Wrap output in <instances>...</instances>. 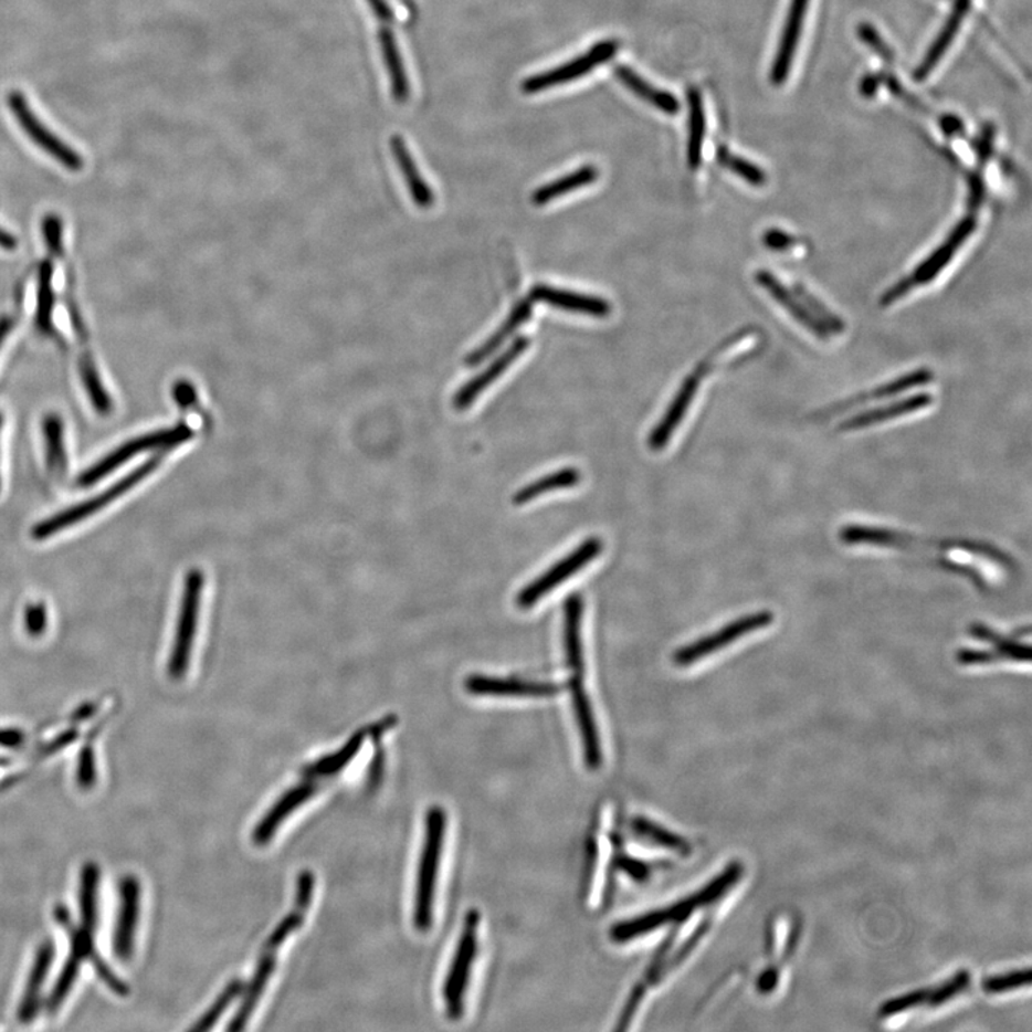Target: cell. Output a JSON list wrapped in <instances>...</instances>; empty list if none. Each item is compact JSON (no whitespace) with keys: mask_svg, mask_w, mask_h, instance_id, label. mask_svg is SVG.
Segmentation results:
<instances>
[{"mask_svg":"<svg viewBox=\"0 0 1032 1032\" xmlns=\"http://www.w3.org/2000/svg\"><path fill=\"white\" fill-rule=\"evenodd\" d=\"M98 866L95 863H88L82 870L81 876L80 905L82 918L80 925L74 924L64 905H56L55 919L66 930L71 948L70 957H67L65 967L62 969L60 980L56 981L50 1000H48V1011L51 1014L60 1011L67 993L71 992L76 978H78L80 969L86 961L94 963L101 980L105 981L110 990L123 997L128 993V987L105 966L95 948L96 925H98Z\"/></svg>","mask_w":1032,"mask_h":1032,"instance_id":"1","label":"cell"},{"mask_svg":"<svg viewBox=\"0 0 1032 1032\" xmlns=\"http://www.w3.org/2000/svg\"><path fill=\"white\" fill-rule=\"evenodd\" d=\"M741 876V863L733 862L720 875H717L715 880L708 882L701 891L694 892L687 898L674 902V904L665 906V908L650 910L647 914L614 925L611 928L610 937L617 944H626L641 937H647L651 933L667 927V925L684 923L696 910L720 901L733 886L737 885Z\"/></svg>","mask_w":1032,"mask_h":1032,"instance_id":"2","label":"cell"},{"mask_svg":"<svg viewBox=\"0 0 1032 1032\" xmlns=\"http://www.w3.org/2000/svg\"><path fill=\"white\" fill-rule=\"evenodd\" d=\"M446 813L441 807H432L424 819V836L419 860L417 894H414V927L428 933L433 923V904L441 866L443 842H445Z\"/></svg>","mask_w":1032,"mask_h":1032,"instance_id":"3","label":"cell"},{"mask_svg":"<svg viewBox=\"0 0 1032 1032\" xmlns=\"http://www.w3.org/2000/svg\"><path fill=\"white\" fill-rule=\"evenodd\" d=\"M477 928L480 914L470 910L465 916L464 927L442 988L443 1004L451 1020H460L464 1015L467 986L477 954Z\"/></svg>","mask_w":1032,"mask_h":1032,"instance_id":"4","label":"cell"},{"mask_svg":"<svg viewBox=\"0 0 1032 1032\" xmlns=\"http://www.w3.org/2000/svg\"><path fill=\"white\" fill-rule=\"evenodd\" d=\"M159 457H152L146 462V464L134 470L131 474L124 476L123 480H119L117 484L110 486V488L103 492V494L95 496L85 501V503L76 504L71 506L62 513L51 516L42 523L35 525L32 529V537L36 541H43V539L52 537V535L60 534L62 530L72 527V525L82 523V520L88 519L89 516H93L96 513H99L101 509H104L105 506H108L114 501H117L124 494H127L129 489H133L134 486H137L139 482L147 477L149 474H152L154 470L159 465Z\"/></svg>","mask_w":1032,"mask_h":1032,"instance_id":"5","label":"cell"},{"mask_svg":"<svg viewBox=\"0 0 1032 1032\" xmlns=\"http://www.w3.org/2000/svg\"><path fill=\"white\" fill-rule=\"evenodd\" d=\"M202 587H204V576L200 569H190L182 590L180 614H178L176 636L170 660H168V675L172 680L185 678L190 667L192 645L199 625L200 605Z\"/></svg>","mask_w":1032,"mask_h":1032,"instance_id":"6","label":"cell"},{"mask_svg":"<svg viewBox=\"0 0 1032 1032\" xmlns=\"http://www.w3.org/2000/svg\"><path fill=\"white\" fill-rule=\"evenodd\" d=\"M191 438V428L182 423L178 424L176 428L161 429V431L135 438L133 441L120 445L118 450L110 452L104 460L96 462L89 470H86L80 477V485L86 488V486L96 484V482L108 476L110 472L124 465L125 462L133 460V457L139 455V453L152 450H171V447L180 445V443L190 441Z\"/></svg>","mask_w":1032,"mask_h":1032,"instance_id":"7","label":"cell"},{"mask_svg":"<svg viewBox=\"0 0 1032 1032\" xmlns=\"http://www.w3.org/2000/svg\"><path fill=\"white\" fill-rule=\"evenodd\" d=\"M976 227L977 219L973 215H968L966 219L959 221L952 233L944 241L943 245H939L927 260H924L909 277L901 280L896 286L889 288V291L882 296L881 305L889 306L892 303L899 301L901 297H904L906 293L913 291L915 286H923V284L934 282V280L938 277V274L951 262L954 255L961 249V245L966 243L969 235L973 233Z\"/></svg>","mask_w":1032,"mask_h":1032,"instance_id":"8","label":"cell"},{"mask_svg":"<svg viewBox=\"0 0 1032 1032\" xmlns=\"http://www.w3.org/2000/svg\"><path fill=\"white\" fill-rule=\"evenodd\" d=\"M8 106L22 131L43 152H46L48 156H51L67 170L80 171L84 168V158L74 148L62 141L38 118V115L33 113L31 105H29L25 94H22L21 91H11L8 95Z\"/></svg>","mask_w":1032,"mask_h":1032,"instance_id":"9","label":"cell"},{"mask_svg":"<svg viewBox=\"0 0 1032 1032\" xmlns=\"http://www.w3.org/2000/svg\"><path fill=\"white\" fill-rule=\"evenodd\" d=\"M775 615L771 611H759L754 614L741 617V619L730 622L725 629L717 633L704 636L702 640L694 641L693 644L675 651L673 662L680 667H687L693 663L715 654L716 651L726 649L743 636L764 630L773 624Z\"/></svg>","mask_w":1032,"mask_h":1032,"instance_id":"10","label":"cell"},{"mask_svg":"<svg viewBox=\"0 0 1032 1032\" xmlns=\"http://www.w3.org/2000/svg\"><path fill=\"white\" fill-rule=\"evenodd\" d=\"M601 551V539L588 538L576 551L569 554L568 557L561 559V561L557 562L552 568H549L547 572H544L541 577H538L537 580L525 587L524 590L519 592L518 598H516V604H518L520 610H529L530 607H534L539 600H543L549 591L557 588L559 583L567 581L573 573L588 566L592 559L600 556Z\"/></svg>","mask_w":1032,"mask_h":1032,"instance_id":"11","label":"cell"},{"mask_svg":"<svg viewBox=\"0 0 1032 1032\" xmlns=\"http://www.w3.org/2000/svg\"><path fill=\"white\" fill-rule=\"evenodd\" d=\"M972 636L987 641L991 650L966 649L958 651L957 660L962 665H990L1000 663L1030 664L1031 647L1020 635L1010 636L996 633L990 626L976 624Z\"/></svg>","mask_w":1032,"mask_h":1032,"instance_id":"12","label":"cell"},{"mask_svg":"<svg viewBox=\"0 0 1032 1032\" xmlns=\"http://www.w3.org/2000/svg\"><path fill=\"white\" fill-rule=\"evenodd\" d=\"M617 50H619V43L615 41L597 43L590 51L578 56L577 60L525 80L523 84L524 93L537 94L544 89L552 88V86L568 84V82L581 78V76L590 74L594 67L610 61L615 55Z\"/></svg>","mask_w":1032,"mask_h":1032,"instance_id":"13","label":"cell"},{"mask_svg":"<svg viewBox=\"0 0 1032 1032\" xmlns=\"http://www.w3.org/2000/svg\"><path fill=\"white\" fill-rule=\"evenodd\" d=\"M969 983H971V973L962 969V971H958L954 977L948 978L947 981L939 983L937 987L923 988V990H916L905 993V996L892 998V1000L882 1004L880 1017L881 1019H891V1017L899 1015L902 1012L914 1010V1008H935L947 1004L948 1001L954 1000L959 993L967 991Z\"/></svg>","mask_w":1032,"mask_h":1032,"instance_id":"14","label":"cell"},{"mask_svg":"<svg viewBox=\"0 0 1032 1032\" xmlns=\"http://www.w3.org/2000/svg\"><path fill=\"white\" fill-rule=\"evenodd\" d=\"M568 689L569 694H571L578 730H580L583 761H586L588 769L598 770L602 765L600 731H598L590 697H588L586 687H583V675H571Z\"/></svg>","mask_w":1032,"mask_h":1032,"instance_id":"15","label":"cell"},{"mask_svg":"<svg viewBox=\"0 0 1032 1032\" xmlns=\"http://www.w3.org/2000/svg\"><path fill=\"white\" fill-rule=\"evenodd\" d=\"M320 783L318 780L303 779L301 783L294 784L280 796L277 802L267 810L254 829L252 838L255 845H267L282 823L320 790Z\"/></svg>","mask_w":1032,"mask_h":1032,"instance_id":"16","label":"cell"},{"mask_svg":"<svg viewBox=\"0 0 1032 1032\" xmlns=\"http://www.w3.org/2000/svg\"><path fill=\"white\" fill-rule=\"evenodd\" d=\"M139 904H141V885L137 877L127 876L119 885V910L117 927H115L114 949L123 961H128L134 954L135 933L139 920Z\"/></svg>","mask_w":1032,"mask_h":1032,"instance_id":"17","label":"cell"},{"mask_svg":"<svg viewBox=\"0 0 1032 1032\" xmlns=\"http://www.w3.org/2000/svg\"><path fill=\"white\" fill-rule=\"evenodd\" d=\"M465 688L474 696L494 697H551L561 692V686L554 683L488 677L481 674L470 675L465 680Z\"/></svg>","mask_w":1032,"mask_h":1032,"instance_id":"18","label":"cell"},{"mask_svg":"<svg viewBox=\"0 0 1032 1032\" xmlns=\"http://www.w3.org/2000/svg\"><path fill=\"white\" fill-rule=\"evenodd\" d=\"M809 0H790L788 17H786L783 32L776 52L773 66H771V82L773 85H783L788 80L790 67L793 64L796 50L802 32L804 18H807Z\"/></svg>","mask_w":1032,"mask_h":1032,"instance_id":"19","label":"cell"},{"mask_svg":"<svg viewBox=\"0 0 1032 1032\" xmlns=\"http://www.w3.org/2000/svg\"><path fill=\"white\" fill-rule=\"evenodd\" d=\"M530 301L547 303V305L562 308V310L581 313L592 317H605L611 313V305L604 298L588 296L576 292L559 291V288L537 284L530 291Z\"/></svg>","mask_w":1032,"mask_h":1032,"instance_id":"20","label":"cell"},{"mask_svg":"<svg viewBox=\"0 0 1032 1032\" xmlns=\"http://www.w3.org/2000/svg\"><path fill=\"white\" fill-rule=\"evenodd\" d=\"M528 346L529 340L525 339V337L516 339L503 355L492 361L488 368L475 376V378L470 380L465 386H462L460 392L453 398V407L460 409V411L470 408L471 404L474 403V400L527 350Z\"/></svg>","mask_w":1032,"mask_h":1032,"instance_id":"21","label":"cell"},{"mask_svg":"<svg viewBox=\"0 0 1032 1032\" xmlns=\"http://www.w3.org/2000/svg\"><path fill=\"white\" fill-rule=\"evenodd\" d=\"M756 282L759 283L766 292L770 293V296L773 297L779 305L783 306L800 325L807 327L814 336L821 337V339H828V327L824 326L803 303H800L799 297L790 293L784 284L780 283L773 274L761 270V272L756 273Z\"/></svg>","mask_w":1032,"mask_h":1032,"instance_id":"22","label":"cell"},{"mask_svg":"<svg viewBox=\"0 0 1032 1032\" xmlns=\"http://www.w3.org/2000/svg\"><path fill=\"white\" fill-rule=\"evenodd\" d=\"M969 7H971V0H955L951 14H949L947 22H945L943 31L939 32L937 40L930 45L924 61L920 62V65L916 67L914 72L915 81L923 82L927 80L930 72L934 71V67L943 60L948 48L951 46L955 36H957L959 28H961V23L967 17Z\"/></svg>","mask_w":1032,"mask_h":1032,"instance_id":"23","label":"cell"},{"mask_svg":"<svg viewBox=\"0 0 1032 1032\" xmlns=\"http://www.w3.org/2000/svg\"><path fill=\"white\" fill-rule=\"evenodd\" d=\"M366 737H368V730H366V728L365 730L356 731L339 750L335 751V754L323 756L320 759L303 766L301 770L302 778L318 781L335 778V776L341 773V771L351 764V760L359 755Z\"/></svg>","mask_w":1032,"mask_h":1032,"instance_id":"24","label":"cell"},{"mask_svg":"<svg viewBox=\"0 0 1032 1032\" xmlns=\"http://www.w3.org/2000/svg\"><path fill=\"white\" fill-rule=\"evenodd\" d=\"M698 388V380L696 376H689L682 388H680L678 393L675 394L672 404H670L667 412H665L662 421L657 424V428L651 432L649 439V445L653 451H662L665 445H667L670 438H672L675 429L678 428L680 422L683 421V418L686 417L687 409L692 404L694 394H696Z\"/></svg>","mask_w":1032,"mask_h":1032,"instance_id":"25","label":"cell"},{"mask_svg":"<svg viewBox=\"0 0 1032 1032\" xmlns=\"http://www.w3.org/2000/svg\"><path fill=\"white\" fill-rule=\"evenodd\" d=\"M933 400L934 398L928 393L914 394V397L899 400V402L887 404V407L872 409V411L856 414V417L847 419L846 422H843L841 428H839V431H861V429L874 427L876 423L905 417V414L920 411V409L929 407V404L933 403Z\"/></svg>","mask_w":1032,"mask_h":1032,"instance_id":"26","label":"cell"},{"mask_svg":"<svg viewBox=\"0 0 1032 1032\" xmlns=\"http://www.w3.org/2000/svg\"><path fill=\"white\" fill-rule=\"evenodd\" d=\"M53 958V947L51 943H45L40 948V951L36 954L35 961H33V967L31 976L27 983V991L23 993L21 1004L18 1008V1019L28 1024L33 1019H36L38 1012H40L41 1005V992L43 983L46 981L48 972H50Z\"/></svg>","mask_w":1032,"mask_h":1032,"instance_id":"27","label":"cell"},{"mask_svg":"<svg viewBox=\"0 0 1032 1032\" xmlns=\"http://www.w3.org/2000/svg\"><path fill=\"white\" fill-rule=\"evenodd\" d=\"M583 602L580 594H572L567 598L564 612H566V624H564V640H566V654L568 668L571 675H583V651L581 641V621Z\"/></svg>","mask_w":1032,"mask_h":1032,"instance_id":"28","label":"cell"},{"mask_svg":"<svg viewBox=\"0 0 1032 1032\" xmlns=\"http://www.w3.org/2000/svg\"><path fill=\"white\" fill-rule=\"evenodd\" d=\"M530 313H533V303H530V301L519 302L518 305L514 307V310L510 312L509 317L503 323V326H501L484 345L477 347L476 350L467 355L466 365H480L482 361L488 359L489 356L494 355L495 351L509 339L510 335L528 320Z\"/></svg>","mask_w":1032,"mask_h":1032,"instance_id":"29","label":"cell"},{"mask_svg":"<svg viewBox=\"0 0 1032 1032\" xmlns=\"http://www.w3.org/2000/svg\"><path fill=\"white\" fill-rule=\"evenodd\" d=\"M615 75L626 88L633 91L636 96L647 101V103L655 106V108L670 115L678 113L680 103L673 94H670L668 91L659 89L650 85L647 81L641 78L639 74H635L631 67L619 65L615 67Z\"/></svg>","mask_w":1032,"mask_h":1032,"instance_id":"30","label":"cell"},{"mask_svg":"<svg viewBox=\"0 0 1032 1032\" xmlns=\"http://www.w3.org/2000/svg\"><path fill=\"white\" fill-rule=\"evenodd\" d=\"M392 147L394 158H397L400 171L403 172L404 180H407L412 200L417 202L419 209H431L435 197H433L431 187L428 186V182L423 180L421 172H419L407 146H404L402 139L397 137L393 139Z\"/></svg>","mask_w":1032,"mask_h":1032,"instance_id":"31","label":"cell"},{"mask_svg":"<svg viewBox=\"0 0 1032 1032\" xmlns=\"http://www.w3.org/2000/svg\"><path fill=\"white\" fill-rule=\"evenodd\" d=\"M600 176L594 166H583L578 170L569 172L568 176L558 178V180L548 182V185L538 188L534 192V204L544 206L549 201L559 199L568 192L580 190L582 187L592 185Z\"/></svg>","mask_w":1032,"mask_h":1032,"instance_id":"32","label":"cell"},{"mask_svg":"<svg viewBox=\"0 0 1032 1032\" xmlns=\"http://www.w3.org/2000/svg\"><path fill=\"white\" fill-rule=\"evenodd\" d=\"M581 474L580 471L576 467H566V470H559L541 477V480L534 481L533 484L524 486L523 489L516 492L514 496L515 505H524L530 503V501L539 498L548 492L557 489H567L572 488L580 484Z\"/></svg>","mask_w":1032,"mask_h":1032,"instance_id":"33","label":"cell"},{"mask_svg":"<svg viewBox=\"0 0 1032 1032\" xmlns=\"http://www.w3.org/2000/svg\"><path fill=\"white\" fill-rule=\"evenodd\" d=\"M689 106V137H688V164L693 170L702 166V154L704 135H706V113L701 91L697 88L688 89L687 93Z\"/></svg>","mask_w":1032,"mask_h":1032,"instance_id":"34","label":"cell"},{"mask_svg":"<svg viewBox=\"0 0 1032 1032\" xmlns=\"http://www.w3.org/2000/svg\"><path fill=\"white\" fill-rule=\"evenodd\" d=\"M631 829H633L640 841L650 843V845L668 849V851L682 853V855H688L689 853V845L682 836L660 826L659 823L649 821V819L635 818L631 823Z\"/></svg>","mask_w":1032,"mask_h":1032,"instance_id":"35","label":"cell"},{"mask_svg":"<svg viewBox=\"0 0 1032 1032\" xmlns=\"http://www.w3.org/2000/svg\"><path fill=\"white\" fill-rule=\"evenodd\" d=\"M43 436H45L46 461L52 472H64L66 453L64 443V423L55 413L48 414L43 421Z\"/></svg>","mask_w":1032,"mask_h":1032,"instance_id":"36","label":"cell"},{"mask_svg":"<svg viewBox=\"0 0 1032 1032\" xmlns=\"http://www.w3.org/2000/svg\"><path fill=\"white\" fill-rule=\"evenodd\" d=\"M80 375L95 411L98 412L101 417H106V414L113 412V400H110L108 392H106L103 380L99 378L98 370H96L94 361L88 355H85L80 361Z\"/></svg>","mask_w":1032,"mask_h":1032,"instance_id":"37","label":"cell"},{"mask_svg":"<svg viewBox=\"0 0 1032 1032\" xmlns=\"http://www.w3.org/2000/svg\"><path fill=\"white\" fill-rule=\"evenodd\" d=\"M244 988V981L239 980V978H235V980L227 983L224 990L221 991L220 996L215 998V1001L212 1002L209 1010H207L204 1014L200 1017V1020L197 1021L190 1030L196 1032L211 1030L212 1026L217 1024V1021H219L221 1017L224 1015L227 1008L233 1004L235 998H238L240 993H243Z\"/></svg>","mask_w":1032,"mask_h":1032,"instance_id":"38","label":"cell"},{"mask_svg":"<svg viewBox=\"0 0 1032 1032\" xmlns=\"http://www.w3.org/2000/svg\"><path fill=\"white\" fill-rule=\"evenodd\" d=\"M933 379L934 373L928 369L914 370L908 375L902 376L899 379L892 380L889 383L880 386V388L875 389L874 392L866 394V397L863 394V397L856 398L855 403H860L861 400L862 402H867V400L872 399H887L898 397V394L908 392L910 389L919 388V386L929 383Z\"/></svg>","mask_w":1032,"mask_h":1032,"instance_id":"39","label":"cell"},{"mask_svg":"<svg viewBox=\"0 0 1032 1032\" xmlns=\"http://www.w3.org/2000/svg\"><path fill=\"white\" fill-rule=\"evenodd\" d=\"M52 274L51 263H43L40 272V288H38L36 326L45 335L52 331Z\"/></svg>","mask_w":1032,"mask_h":1032,"instance_id":"40","label":"cell"},{"mask_svg":"<svg viewBox=\"0 0 1032 1032\" xmlns=\"http://www.w3.org/2000/svg\"><path fill=\"white\" fill-rule=\"evenodd\" d=\"M717 159L722 166L727 168V170L735 172L736 176H739L743 178V180H746L751 186L764 187L766 181H768V177H766V173L764 170H761V168L747 161L745 158L733 156V154L728 151L726 147L718 148Z\"/></svg>","mask_w":1032,"mask_h":1032,"instance_id":"41","label":"cell"},{"mask_svg":"<svg viewBox=\"0 0 1032 1032\" xmlns=\"http://www.w3.org/2000/svg\"><path fill=\"white\" fill-rule=\"evenodd\" d=\"M1031 969H1015V971L1000 973V976L988 977L982 982V990L997 996V993L1011 992L1020 990L1022 987H1030Z\"/></svg>","mask_w":1032,"mask_h":1032,"instance_id":"42","label":"cell"},{"mask_svg":"<svg viewBox=\"0 0 1032 1032\" xmlns=\"http://www.w3.org/2000/svg\"><path fill=\"white\" fill-rule=\"evenodd\" d=\"M796 293H798L799 298H802V301L807 303L804 306H807L810 312L817 313V318H819V320H821L823 325L828 327L829 331L843 330L845 325H843L841 318L834 316L832 312H829V308L824 307L817 297H813L812 294L804 291L802 286L796 287Z\"/></svg>","mask_w":1032,"mask_h":1032,"instance_id":"43","label":"cell"},{"mask_svg":"<svg viewBox=\"0 0 1032 1032\" xmlns=\"http://www.w3.org/2000/svg\"><path fill=\"white\" fill-rule=\"evenodd\" d=\"M857 36H860V40L865 42L872 51L877 53L882 61L889 65L894 64V52H892L887 43L882 40L880 32L876 31L874 25L867 22L861 23V25L857 27Z\"/></svg>","mask_w":1032,"mask_h":1032,"instance_id":"44","label":"cell"},{"mask_svg":"<svg viewBox=\"0 0 1032 1032\" xmlns=\"http://www.w3.org/2000/svg\"><path fill=\"white\" fill-rule=\"evenodd\" d=\"M76 781L80 788L89 789L95 784V754L94 747L86 745L81 751L78 771H76Z\"/></svg>","mask_w":1032,"mask_h":1032,"instance_id":"45","label":"cell"},{"mask_svg":"<svg viewBox=\"0 0 1032 1032\" xmlns=\"http://www.w3.org/2000/svg\"><path fill=\"white\" fill-rule=\"evenodd\" d=\"M48 626V611L45 605L31 604L25 611V629L31 636H41Z\"/></svg>","mask_w":1032,"mask_h":1032,"instance_id":"46","label":"cell"},{"mask_svg":"<svg viewBox=\"0 0 1032 1032\" xmlns=\"http://www.w3.org/2000/svg\"><path fill=\"white\" fill-rule=\"evenodd\" d=\"M43 235H45L48 248L52 253H60L62 249V224L55 215H48L42 224Z\"/></svg>","mask_w":1032,"mask_h":1032,"instance_id":"47","label":"cell"},{"mask_svg":"<svg viewBox=\"0 0 1032 1032\" xmlns=\"http://www.w3.org/2000/svg\"><path fill=\"white\" fill-rule=\"evenodd\" d=\"M993 138H996V127L992 124H987L977 144V157L980 166H986L988 159L992 156Z\"/></svg>","mask_w":1032,"mask_h":1032,"instance_id":"48","label":"cell"},{"mask_svg":"<svg viewBox=\"0 0 1032 1032\" xmlns=\"http://www.w3.org/2000/svg\"><path fill=\"white\" fill-rule=\"evenodd\" d=\"M983 196H986V185H983L982 177L980 173H972L971 178H969V210L980 209Z\"/></svg>","mask_w":1032,"mask_h":1032,"instance_id":"49","label":"cell"},{"mask_svg":"<svg viewBox=\"0 0 1032 1032\" xmlns=\"http://www.w3.org/2000/svg\"><path fill=\"white\" fill-rule=\"evenodd\" d=\"M764 243L766 248L781 252V250L789 249L793 244V238H790L784 231L770 230L766 231Z\"/></svg>","mask_w":1032,"mask_h":1032,"instance_id":"50","label":"cell"},{"mask_svg":"<svg viewBox=\"0 0 1032 1032\" xmlns=\"http://www.w3.org/2000/svg\"><path fill=\"white\" fill-rule=\"evenodd\" d=\"M385 770V754L382 747L376 749L373 760H371L370 768L368 771V783L370 789H376L379 786V781L382 780V775Z\"/></svg>","mask_w":1032,"mask_h":1032,"instance_id":"51","label":"cell"},{"mask_svg":"<svg viewBox=\"0 0 1032 1032\" xmlns=\"http://www.w3.org/2000/svg\"><path fill=\"white\" fill-rule=\"evenodd\" d=\"M173 398L181 408H190L196 402V390L190 383L180 382L173 388Z\"/></svg>","mask_w":1032,"mask_h":1032,"instance_id":"52","label":"cell"},{"mask_svg":"<svg viewBox=\"0 0 1032 1032\" xmlns=\"http://www.w3.org/2000/svg\"><path fill=\"white\" fill-rule=\"evenodd\" d=\"M939 125L940 129H943L944 134L948 135V137H957V135L963 133L962 119L954 114L944 115V117L939 119Z\"/></svg>","mask_w":1032,"mask_h":1032,"instance_id":"53","label":"cell"},{"mask_svg":"<svg viewBox=\"0 0 1032 1032\" xmlns=\"http://www.w3.org/2000/svg\"><path fill=\"white\" fill-rule=\"evenodd\" d=\"M881 84H882V74L881 75L870 74V75L863 76L861 84H860V93L862 96H865V98H874V96L877 93V89H880Z\"/></svg>","mask_w":1032,"mask_h":1032,"instance_id":"54","label":"cell"},{"mask_svg":"<svg viewBox=\"0 0 1032 1032\" xmlns=\"http://www.w3.org/2000/svg\"><path fill=\"white\" fill-rule=\"evenodd\" d=\"M25 743V736L18 730H0V746L8 747V749H17V747L22 746Z\"/></svg>","mask_w":1032,"mask_h":1032,"instance_id":"55","label":"cell"},{"mask_svg":"<svg viewBox=\"0 0 1032 1032\" xmlns=\"http://www.w3.org/2000/svg\"><path fill=\"white\" fill-rule=\"evenodd\" d=\"M624 867H625V872H629V874L634 877L635 876L644 877L645 875H647V872H649L647 866H645L644 863H641L635 860H625Z\"/></svg>","mask_w":1032,"mask_h":1032,"instance_id":"56","label":"cell"},{"mask_svg":"<svg viewBox=\"0 0 1032 1032\" xmlns=\"http://www.w3.org/2000/svg\"><path fill=\"white\" fill-rule=\"evenodd\" d=\"M18 240L13 238L12 234L7 233L3 229H0V248L4 250L17 249Z\"/></svg>","mask_w":1032,"mask_h":1032,"instance_id":"57","label":"cell"},{"mask_svg":"<svg viewBox=\"0 0 1032 1032\" xmlns=\"http://www.w3.org/2000/svg\"><path fill=\"white\" fill-rule=\"evenodd\" d=\"M12 329V320L9 317H0V346Z\"/></svg>","mask_w":1032,"mask_h":1032,"instance_id":"58","label":"cell"},{"mask_svg":"<svg viewBox=\"0 0 1032 1032\" xmlns=\"http://www.w3.org/2000/svg\"><path fill=\"white\" fill-rule=\"evenodd\" d=\"M0 428H2V417H0ZM0 488H2V482H0Z\"/></svg>","mask_w":1032,"mask_h":1032,"instance_id":"59","label":"cell"}]
</instances>
